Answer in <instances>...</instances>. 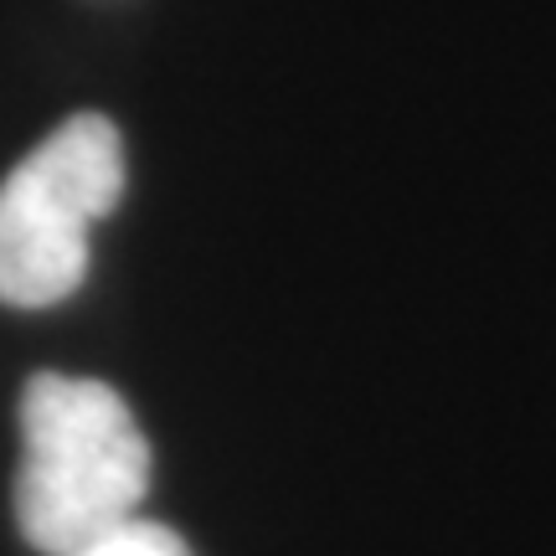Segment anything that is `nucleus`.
Returning a JSON list of instances; mask_svg holds the SVG:
<instances>
[{"mask_svg": "<svg viewBox=\"0 0 556 556\" xmlns=\"http://www.w3.org/2000/svg\"><path fill=\"white\" fill-rule=\"evenodd\" d=\"M150 495V443L129 402L93 377L41 371L21 392L16 526L41 556H67L139 516Z\"/></svg>", "mask_w": 556, "mask_h": 556, "instance_id": "nucleus-1", "label": "nucleus"}, {"mask_svg": "<svg viewBox=\"0 0 556 556\" xmlns=\"http://www.w3.org/2000/svg\"><path fill=\"white\" fill-rule=\"evenodd\" d=\"M124 197V139L103 114H73L0 180V304L52 309L88 278V242Z\"/></svg>", "mask_w": 556, "mask_h": 556, "instance_id": "nucleus-2", "label": "nucleus"}, {"mask_svg": "<svg viewBox=\"0 0 556 556\" xmlns=\"http://www.w3.org/2000/svg\"><path fill=\"white\" fill-rule=\"evenodd\" d=\"M67 556H191V546H186L170 526L135 516V520L103 531V536H93L88 546H78V552H67Z\"/></svg>", "mask_w": 556, "mask_h": 556, "instance_id": "nucleus-3", "label": "nucleus"}]
</instances>
